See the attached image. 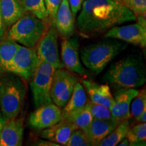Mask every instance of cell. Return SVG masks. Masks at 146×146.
<instances>
[{
  "mask_svg": "<svg viewBox=\"0 0 146 146\" xmlns=\"http://www.w3.org/2000/svg\"><path fill=\"white\" fill-rule=\"evenodd\" d=\"M117 145H119V146H123V145H130V144H129V140H128V139L127 137H124L123 139L120 141L119 143H118Z\"/></svg>",
  "mask_w": 146,
  "mask_h": 146,
  "instance_id": "cell-36",
  "label": "cell"
},
{
  "mask_svg": "<svg viewBox=\"0 0 146 146\" xmlns=\"http://www.w3.org/2000/svg\"><path fill=\"white\" fill-rule=\"evenodd\" d=\"M54 70L52 65L41 60L31 79L30 87L36 108L53 103L50 92Z\"/></svg>",
  "mask_w": 146,
  "mask_h": 146,
  "instance_id": "cell-6",
  "label": "cell"
},
{
  "mask_svg": "<svg viewBox=\"0 0 146 146\" xmlns=\"http://www.w3.org/2000/svg\"><path fill=\"white\" fill-rule=\"evenodd\" d=\"M52 23L58 33L64 39H68L74 35V18L68 0L62 1Z\"/></svg>",
  "mask_w": 146,
  "mask_h": 146,
  "instance_id": "cell-13",
  "label": "cell"
},
{
  "mask_svg": "<svg viewBox=\"0 0 146 146\" xmlns=\"http://www.w3.org/2000/svg\"><path fill=\"white\" fill-rule=\"evenodd\" d=\"M130 106L131 116L135 118L143 110H146V91L145 89H142L139 91L138 94L133 99Z\"/></svg>",
  "mask_w": 146,
  "mask_h": 146,
  "instance_id": "cell-26",
  "label": "cell"
},
{
  "mask_svg": "<svg viewBox=\"0 0 146 146\" xmlns=\"http://www.w3.org/2000/svg\"><path fill=\"white\" fill-rule=\"evenodd\" d=\"M77 81V77L70 71L64 68L55 69L50 92L54 104L62 108L70 99Z\"/></svg>",
  "mask_w": 146,
  "mask_h": 146,
  "instance_id": "cell-8",
  "label": "cell"
},
{
  "mask_svg": "<svg viewBox=\"0 0 146 146\" xmlns=\"http://www.w3.org/2000/svg\"><path fill=\"white\" fill-rule=\"evenodd\" d=\"M27 89L21 78L13 73L0 74V110L7 120L17 117L25 104Z\"/></svg>",
  "mask_w": 146,
  "mask_h": 146,
  "instance_id": "cell-4",
  "label": "cell"
},
{
  "mask_svg": "<svg viewBox=\"0 0 146 146\" xmlns=\"http://www.w3.org/2000/svg\"><path fill=\"white\" fill-rule=\"evenodd\" d=\"M129 141L130 145L139 141H143L146 139V123H140L130 128L126 136Z\"/></svg>",
  "mask_w": 146,
  "mask_h": 146,
  "instance_id": "cell-27",
  "label": "cell"
},
{
  "mask_svg": "<svg viewBox=\"0 0 146 146\" xmlns=\"http://www.w3.org/2000/svg\"><path fill=\"white\" fill-rule=\"evenodd\" d=\"M62 120V110L55 104H50L36 108L28 118V123L32 129L43 130L54 125Z\"/></svg>",
  "mask_w": 146,
  "mask_h": 146,
  "instance_id": "cell-11",
  "label": "cell"
},
{
  "mask_svg": "<svg viewBox=\"0 0 146 146\" xmlns=\"http://www.w3.org/2000/svg\"><path fill=\"white\" fill-rule=\"evenodd\" d=\"M87 105L94 118L102 120L114 118L111 112V110L106 106L94 103L91 101H87Z\"/></svg>",
  "mask_w": 146,
  "mask_h": 146,
  "instance_id": "cell-25",
  "label": "cell"
},
{
  "mask_svg": "<svg viewBox=\"0 0 146 146\" xmlns=\"http://www.w3.org/2000/svg\"><path fill=\"white\" fill-rule=\"evenodd\" d=\"M105 38H113L128 43L145 47L146 28L139 23L116 26L106 33Z\"/></svg>",
  "mask_w": 146,
  "mask_h": 146,
  "instance_id": "cell-10",
  "label": "cell"
},
{
  "mask_svg": "<svg viewBox=\"0 0 146 146\" xmlns=\"http://www.w3.org/2000/svg\"><path fill=\"white\" fill-rule=\"evenodd\" d=\"M93 119L94 118L86 104L85 106L69 121L74 124L77 129H82L83 131H85L91 125Z\"/></svg>",
  "mask_w": 146,
  "mask_h": 146,
  "instance_id": "cell-24",
  "label": "cell"
},
{
  "mask_svg": "<svg viewBox=\"0 0 146 146\" xmlns=\"http://www.w3.org/2000/svg\"><path fill=\"white\" fill-rule=\"evenodd\" d=\"M62 0H44L45 7H46L47 13L49 15L50 21H54L56 12L58 10L60 3Z\"/></svg>",
  "mask_w": 146,
  "mask_h": 146,
  "instance_id": "cell-30",
  "label": "cell"
},
{
  "mask_svg": "<svg viewBox=\"0 0 146 146\" xmlns=\"http://www.w3.org/2000/svg\"><path fill=\"white\" fill-rule=\"evenodd\" d=\"M87 102V94L83 85L76 82L74 91L62 111V119L70 120L85 106Z\"/></svg>",
  "mask_w": 146,
  "mask_h": 146,
  "instance_id": "cell-19",
  "label": "cell"
},
{
  "mask_svg": "<svg viewBox=\"0 0 146 146\" xmlns=\"http://www.w3.org/2000/svg\"><path fill=\"white\" fill-rule=\"evenodd\" d=\"M6 27L3 23L2 17H1V12H0V41L5 38V34H6Z\"/></svg>",
  "mask_w": 146,
  "mask_h": 146,
  "instance_id": "cell-33",
  "label": "cell"
},
{
  "mask_svg": "<svg viewBox=\"0 0 146 146\" xmlns=\"http://www.w3.org/2000/svg\"><path fill=\"white\" fill-rule=\"evenodd\" d=\"M135 120L139 123H145L146 122V110H143L141 114L137 116Z\"/></svg>",
  "mask_w": 146,
  "mask_h": 146,
  "instance_id": "cell-34",
  "label": "cell"
},
{
  "mask_svg": "<svg viewBox=\"0 0 146 146\" xmlns=\"http://www.w3.org/2000/svg\"><path fill=\"white\" fill-rule=\"evenodd\" d=\"M68 40L65 39L61 43V58L64 66L69 71L77 73L78 74H83L86 72L80 60L79 55L78 53L77 40L73 39Z\"/></svg>",
  "mask_w": 146,
  "mask_h": 146,
  "instance_id": "cell-14",
  "label": "cell"
},
{
  "mask_svg": "<svg viewBox=\"0 0 146 146\" xmlns=\"http://www.w3.org/2000/svg\"><path fill=\"white\" fill-rule=\"evenodd\" d=\"M76 19V27L83 36H94L112 27L136 21V16L119 0H85Z\"/></svg>",
  "mask_w": 146,
  "mask_h": 146,
  "instance_id": "cell-1",
  "label": "cell"
},
{
  "mask_svg": "<svg viewBox=\"0 0 146 146\" xmlns=\"http://www.w3.org/2000/svg\"><path fill=\"white\" fill-rule=\"evenodd\" d=\"M73 15H76L81 10L83 0H68Z\"/></svg>",
  "mask_w": 146,
  "mask_h": 146,
  "instance_id": "cell-31",
  "label": "cell"
},
{
  "mask_svg": "<svg viewBox=\"0 0 146 146\" xmlns=\"http://www.w3.org/2000/svg\"><path fill=\"white\" fill-rule=\"evenodd\" d=\"M0 12L6 28L10 27L25 13L18 0H0Z\"/></svg>",
  "mask_w": 146,
  "mask_h": 146,
  "instance_id": "cell-20",
  "label": "cell"
},
{
  "mask_svg": "<svg viewBox=\"0 0 146 146\" xmlns=\"http://www.w3.org/2000/svg\"><path fill=\"white\" fill-rule=\"evenodd\" d=\"M67 146H89L91 145L86 135L82 129H76L71 133L68 142L66 144Z\"/></svg>",
  "mask_w": 146,
  "mask_h": 146,
  "instance_id": "cell-28",
  "label": "cell"
},
{
  "mask_svg": "<svg viewBox=\"0 0 146 146\" xmlns=\"http://www.w3.org/2000/svg\"><path fill=\"white\" fill-rule=\"evenodd\" d=\"M130 129V123L129 119L121 120L116 128L109 135L106 137L100 142V146H114L117 145L118 143L124 137L127 136V134Z\"/></svg>",
  "mask_w": 146,
  "mask_h": 146,
  "instance_id": "cell-22",
  "label": "cell"
},
{
  "mask_svg": "<svg viewBox=\"0 0 146 146\" xmlns=\"http://www.w3.org/2000/svg\"><path fill=\"white\" fill-rule=\"evenodd\" d=\"M77 129L72 123L62 119L52 127L43 129L41 133V137L60 145H66L73 131Z\"/></svg>",
  "mask_w": 146,
  "mask_h": 146,
  "instance_id": "cell-18",
  "label": "cell"
},
{
  "mask_svg": "<svg viewBox=\"0 0 146 146\" xmlns=\"http://www.w3.org/2000/svg\"><path fill=\"white\" fill-rule=\"evenodd\" d=\"M127 46V42L113 38H105L82 47L81 61L86 68L98 74Z\"/></svg>",
  "mask_w": 146,
  "mask_h": 146,
  "instance_id": "cell-3",
  "label": "cell"
},
{
  "mask_svg": "<svg viewBox=\"0 0 146 146\" xmlns=\"http://www.w3.org/2000/svg\"><path fill=\"white\" fill-rule=\"evenodd\" d=\"M58 37V33L52 25L38 42L36 49V54L39 59L50 64L55 69L64 68L60 59Z\"/></svg>",
  "mask_w": 146,
  "mask_h": 146,
  "instance_id": "cell-9",
  "label": "cell"
},
{
  "mask_svg": "<svg viewBox=\"0 0 146 146\" xmlns=\"http://www.w3.org/2000/svg\"><path fill=\"white\" fill-rule=\"evenodd\" d=\"M120 121L116 118L108 120L94 118L87 130L84 131L91 145H99L100 142L114 130Z\"/></svg>",
  "mask_w": 146,
  "mask_h": 146,
  "instance_id": "cell-15",
  "label": "cell"
},
{
  "mask_svg": "<svg viewBox=\"0 0 146 146\" xmlns=\"http://www.w3.org/2000/svg\"><path fill=\"white\" fill-rule=\"evenodd\" d=\"M7 120L4 118V116H3L1 112H0V132L2 130L3 127H4L5 124L6 123Z\"/></svg>",
  "mask_w": 146,
  "mask_h": 146,
  "instance_id": "cell-35",
  "label": "cell"
},
{
  "mask_svg": "<svg viewBox=\"0 0 146 146\" xmlns=\"http://www.w3.org/2000/svg\"><path fill=\"white\" fill-rule=\"evenodd\" d=\"M102 81L115 89L137 88L146 81L145 66L140 54H131L111 64Z\"/></svg>",
  "mask_w": 146,
  "mask_h": 146,
  "instance_id": "cell-2",
  "label": "cell"
},
{
  "mask_svg": "<svg viewBox=\"0 0 146 146\" xmlns=\"http://www.w3.org/2000/svg\"><path fill=\"white\" fill-rule=\"evenodd\" d=\"M47 22L25 12L10 27L7 38L25 47H34L46 32Z\"/></svg>",
  "mask_w": 146,
  "mask_h": 146,
  "instance_id": "cell-5",
  "label": "cell"
},
{
  "mask_svg": "<svg viewBox=\"0 0 146 146\" xmlns=\"http://www.w3.org/2000/svg\"><path fill=\"white\" fill-rule=\"evenodd\" d=\"M35 145H39V146H59V144L54 143V142L49 141V140H43V139H39L36 142Z\"/></svg>",
  "mask_w": 146,
  "mask_h": 146,
  "instance_id": "cell-32",
  "label": "cell"
},
{
  "mask_svg": "<svg viewBox=\"0 0 146 146\" xmlns=\"http://www.w3.org/2000/svg\"><path fill=\"white\" fill-rule=\"evenodd\" d=\"M24 135L23 121L14 118L7 120L0 132V146H21Z\"/></svg>",
  "mask_w": 146,
  "mask_h": 146,
  "instance_id": "cell-16",
  "label": "cell"
},
{
  "mask_svg": "<svg viewBox=\"0 0 146 146\" xmlns=\"http://www.w3.org/2000/svg\"><path fill=\"white\" fill-rule=\"evenodd\" d=\"M40 61L41 60L34 47L21 45L11 61L5 66L4 72L13 73L22 79L30 81Z\"/></svg>",
  "mask_w": 146,
  "mask_h": 146,
  "instance_id": "cell-7",
  "label": "cell"
},
{
  "mask_svg": "<svg viewBox=\"0 0 146 146\" xmlns=\"http://www.w3.org/2000/svg\"><path fill=\"white\" fill-rule=\"evenodd\" d=\"M18 1L25 12L33 14L43 21H50L44 0H18Z\"/></svg>",
  "mask_w": 146,
  "mask_h": 146,
  "instance_id": "cell-23",
  "label": "cell"
},
{
  "mask_svg": "<svg viewBox=\"0 0 146 146\" xmlns=\"http://www.w3.org/2000/svg\"><path fill=\"white\" fill-rule=\"evenodd\" d=\"M135 88L116 89L114 92V104L111 108L112 116L119 120L130 118L131 104L138 94Z\"/></svg>",
  "mask_w": 146,
  "mask_h": 146,
  "instance_id": "cell-12",
  "label": "cell"
},
{
  "mask_svg": "<svg viewBox=\"0 0 146 146\" xmlns=\"http://www.w3.org/2000/svg\"><path fill=\"white\" fill-rule=\"evenodd\" d=\"M21 45L5 37L0 41V74L4 72L5 66L15 55Z\"/></svg>",
  "mask_w": 146,
  "mask_h": 146,
  "instance_id": "cell-21",
  "label": "cell"
},
{
  "mask_svg": "<svg viewBox=\"0 0 146 146\" xmlns=\"http://www.w3.org/2000/svg\"><path fill=\"white\" fill-rule=\"evenodd\" d=\"M82 83L90 101L106 106L111 110L114 104V99L108 85L99 84L91 80H83Z\"/></svg>",
  "mask_w": 146,
  "mask_h": 146,
  "instance_id": "cell-17",
  "label": "cell"
},
{
  "mask_svg": "<svg viewBox=\"0 0 146 146\" xmlns=\"http://www.w3.org/2000/svg\"><path fill=\"white\" fill-rule=\"evenodd\" d=\"M121 2L135 16H145L146 0H121Z\"/></svg>",
  "mask_w": 146,
  "mask_h": 146,
  "instance_id": "cell-29",
  "label": "cell"
}]
</instances>
